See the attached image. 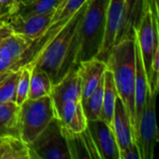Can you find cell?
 Wrapping results in <instances>:
<instances>
[{"label": "cell", "mask_w": 159, "mask_h": 159, "mask_svg": "<svg viewBox=\"0 0 159 159\" xmlns=\"http://www.w3.org/2000/svg\"><path fill=\"white\" fill-rule=\"evenodd\" d=\"M88 2V1H87ZM87 2L26 65L46 72L52 84L58 83L74 67L78 53V30Z\"/></svg>", "instance_id": "obj_1"}, {"label": "cell", "mask_w": 159, "mask_h": 159, "mask_svg": "<svg viewBox=\"0 0 159 159\" xmlns=\"http://www.w3.org/2000/svg\"><path fill=\"white\" fill-rule=\"evenodd\" d=\"M87 1L88 0H64L57 7L48 28L39 38L33 41L29 46L23 58L22 66L28 64L39 53L46 44L55 36V34L66 24L73 15H75Z\"/></svg>", "instance_id": "obj_8"}, {"label": "cell", "mask_w": 159, "mask_h": 159, "mask_svg": "<svg viewBox=\"0 0 159 159\" xmlns=\"http://www.w3.org/2000/svg\"><path fill=\"white\" fill-rule=\"evenodd\" d=\"M104 75L101 79L100 83L93 90V92L84 101H81L84 114L88 120L100 119L104 89Z\"/></svg>", "instance_id": "obj_25"}, {"label": "cell", "mask_w": 159, "mask_h": 159, "mask_svg": "<svg viewBox=\"0 0 159 159\" xmlns=\"http://www.w3.org/2000/svg\"><path fill=\"white\" fill-rule=\"evenodd\" d=\"M13 7H14V0H0L1 20H4L8 15L11 14Z\"/></svg>", "instance_id": "obj_29"}, {"label": "cell", "mask_w": 159, "mask_h": 159, "mask_svg": "<svg viewBox=\"0 0 159 159\" xmlns=\"http://www.w3.org/2000/svg\"><path fill=\"white\" fill-rule=\"evenodd\" d=\"M106 69V62L98 58H92L78 63L77 72L81 79L82 91L81 101L86 100L93 92L103 77Z\"/></svg>", "instance_id": "obj_16"}, {"label": "cell", "mask_w": 159, "mask_h": 159, "mask_svg": "<svg viewBox=\"0 0 159 159\" xmlns=\"http://www.w3.org/2000/svg\"><path fill=\"white\" fill-rule=\"evenodd\" d=\"M30 84L28 99H39L44 96H50L52 90V81L48 75L36 67H30Z\"/></svg>", "instance_id": "obj_23"}, {"label": "cell", "mask_w": 159, "mask_h": 159, "mask_svg": "<svg viewBox=\"0 0 159 159\" xmlns=\"http://www.w3.org/2000/svg\"><path fill=\"white\" fill-rule=\"evenodd\" d=\"M157 93L146 95L145 107L140 120L136 144L138 146L141 159H153L155 148L158 142V129L156 117V101Z\"/></svg>", "instance_id": "obj_7"}, {"label": "cell", "mask_w": 159, "mask_h": 159, "mask_svg": "<svg viewBox=\"0 0 159 159\" xmlns=\"http://www.w3.org/2000/svg\"><path fill=\"white\" fill-rule=\"evenodd\" d=\"M111 128L116 139L119 152L126 149L129 144L134 142L133 129L130 122V118L122 100L119 97H117L116 102Z\"/></svg>", "instance_id": "obj_18"}, {"label": "cell", "mask_w": 159, "mask_h": 159, "mask_svg": "<svg viewBox=\"0 0 159 159\" xmlns=\"http://www.w3.org/2000/svg\"><path fill=\"white\" fill-rule=\"evenodd\" d=\"M0 20H1V12H0Z\"/></svg>", "instance_id": "obj_34"}, {"label": "cell", "mask_w": 159, "mask_h": 159, "mask_svg": "<svg viewBox=\"0 0 159 159\" xmlns=\"http://www.w3.org/2000/svg\"><path fill=\"white\" fill-rule=\"evenodd\" d=\"M103 81H104L103 100H102V107L100 119L105 122L108 126L112 127V120H113L116 102L118 97V94H117L113 75L107 69L104 73Z\"/></svg>", "instance_id": "obj_21"}, {"label": "cell", "mask_w": 159, "mask_h": 159, "mask_svg": "<svg viewBox=\"0 0 159 159\" xmlns=\"http://www.w3.org/2000/svg\"><path fill=\"white\" fill-rule=\"evenodd\" d=\"M20 75V68L10 71L0 81V103L15 102L17 83Z\"/></svg>", "instance_id": "obj_26"}, {"label": "cell", "mask_w": 159, "mask_h": 159, "mask_svg": "<svg viewBox=\"0 0 159 159\" xmlns=\"http://www.w3.org/2000/svg\"><path fill=\"white\" fill-rule=\"evenodd\" d=\"M88 129L99 153L100 159H119V149L114 131L101 119L88 120Z\"/></svg>", "instance_id": "obj_11"}, {"label": "cell", "mask_w": 159, "mask_h": 159, "mask_svg": "<svg viewBox=\"0 0 159 159\" xmlns=\"http://www.w3.org/2000/svg\"><path fill=\"white\" fill-rule=\"evenodd\" d=\"M153 1H154V2H156V3H157V4H158V0H153Z\"/></svg>", "instance_id": "obj_32"}, {"label": "cell", "mask_w": 159, "mask_h": 159, "mask_svg": "<svg viewBox=\"0 0 159 159\" xmlns=\"http://www.w3.org/2000/svg\"><path fill=\"white\" fill-rule=\"evenodd\" d=\"M50 97L56 113L66 103L81 101V79L77 72V66L74 67L61 80L53 85Z\"/></svg>", "instance_id": "obj_12"}, {"label": "cell", "mask_w": 159, "mask_h": 159, "mask_svg": "<svg viewBox=\"0 0 159 159\" xmlns=\"http://www.w3.org/2000/svg\"><path fill=\"white\" fill-rule=\"evenodd\" d=\"M32 41L15 34L6 21L0 20V75L22 66Z\"/></svg>", "instance_id": "obj_6"}, {"label": "cell", "mask_w": 159, "mask_h": 159, "mask_svg": "<svg viewBox=\"0 0 159 159\" xmlns=\"http://www.w3.org/2000/svg\"><path fill=\"white\" fill-rule=\"evenodd\" d=\"M0 159H30L28 144L20 137H0Z\"/></svg>", "instance_id": "obj_22"}, {"label": "cell", "mask_w": 159, "mask_h": 159, "mask_svg": "<svg viewBox=\"0 0 159 159\" xmlns=\"http://www.w3.org/2000/svg\"><path fill=\"white\" fill-rule=\"evenodd\" d=\"M57 117V113L50 96L39 99H26L19 110L20 137L27 143H31L49 124Z\"/></svg>", "instance_id": "obj_4"}, {"label": "cell", "mask_w": 159, "mask_h": 159, "mask_svg": "<svg viewBox=\"0 0 159 159\" xmlns=\"http://www.w3.org/2000/svg\"><path fill=\"white\" fill-rule=\"evenodd\" d=\"M136 38L148 81L154 54L159 47L158 17L155 16L148 7L136 30Z\"/></svg>", "instance_id": "obj_9"}, {"label": "cell", "mask_w": 159, "mask_h": 159, "mask_svg": "<svg viewBox=\"0 0 159 159\" xmlns=\"http://www.w3.org/2000/svg\"><path fill=\"white\" fill-rule=\"evenodd\" d=\"M30 75H31V68L28 65H24L20 67V75L17 83L16 98H15V102L19 106L28 98Z\"/></svg>", "instance_id": "obj_27"}, {"label": "cell", "mask_w": 159, "mask_h": 159, "mask_svg": "<svg viewBox=\"0 0 159 159\" xmlns=\"http://www.w3.org/2000/svg\"><path fill=\"white\" fill-rule=\"evenodd\" d=\"M19 110L20 106L15 102L0 103V137H20L18 124Z\"/></svg>", "instance_id": "obj_20"}, {"label": "cell", "mask_w": 159, "mask_h": 159, "mask_svg": "<svg viewBox=\"0 0 159 159\" xmlns=\"http://www.w3.org/2000/svg\"><path fill=\"white\" fill-rule=\"evenodd\" d=\"M28 1H30V0H14V7H13V10H12L11 14H12V13H13V11L17 8V7H19V6L22 5V4H25V3H26V2H28Z\"/></svg>", "instance_id": "obj_30"}, {"label": "cell", "mask_w": 159, "mask_h": 159, "mask_svg": "<svg viewBox=\"0 0 159 159\" xmlns=\"http://www.w3.org/2000/svg\"><path fill=\"white\" fill-rule=\"evenodd\" d=\"M57 117L62 128L71 132H81L88 127V119L84 114L81 101L64 104L57 112Z\"/></svg>", "instance_id": "obj_19"}, {"label": "cell", "mask_w": 159, "mask_h": 159, "mask_svg": "<svg viewBox=\"0 0 159 159\" xmlns=\"http://www.w3.org/2000/svg\"><path fill=\"white\" fill-rule=\"evenodd\" d=\"M125 0H110L107 15H106V25L103 35L102 44L101 49L96 58L106 62L108 56L116 44V38L119 27L122 22L124 14Z\"/></svg>", "instance_id": "obj_13"}, {"label": "cell", "mask_w": 159, "mask_h": 159, "mask_svg": "<svg viewBox=\"0 0 159 159\" xmlns=\"http://www.w3.org/2000/svg\"><path fill=\"white\" fill-rule=\"evenodd\" d=\"M63 1H64V0H61V3H62ZM61 4H60V5H61Z\"/></svg>", "instance_id": "obj_33"}, {"label": "cell", "mask_w": 159, "mask_h": 159, "mask_svg": "<svg viewBox=\"0 0 159 159\" xmlns=\"http://www.w3.org/2000/svg\"><path fill=\"white\" fill-rule=\"evenodd\" d=\"M106 67L113 75L118 97L122 100L128 111L134 131V89L136 78L135 35L131 38L122 39L115 44L106 61Z\"/></svg>", "instance_id": "obj_2"}, {"label": "cell", "mask_w": 159, "mask_h": 159, "mask_svg": "<svg viewBox=\"0 0 159 159\" xmlns=\"http://www.w3.org/2000/svg\"><path fill=\"white\" fill-rule=\"evenodd\" d=\"M119 159H141L137 144L133 142L126 149L119 152Z\"/></svg>", "instance_id": "obj_28"}, {"label": "cell", "mask_w": 159, "mask_h": 159, "mask_svg": "<svg viewBox=\"0 0 159 159\" xmlns=\"http://www.w3.org/2000/svg\"><path fill=\"white\" fill-rule=\"evenodd\" d=\"M146 8V0H125L123 19L116 34V44L122 39L134 37Z\"/></svg>", "instance_id": "obj_17"}, {"label": "cell", "mask_w": 159, "mask_h": 159, "mask_svg": "<svg viewBox=\"0 0 159 159\" xmlns=\"http://www.w3.org/2000/svg\"><path fill=\"white\" fill-rule=\"evenodd\" d=\"M110 0H88L78 30V53L76 66L80 61L96 58L103 40L107 8Z\"/></svg>", "instance_id": "obj_3"}, {"label": "cell", "mask_w": 159, "mask_h": 159, "mask_svg": "<svg viewBox=\"0 0 159 159\" xmlns=\"http://www.w3.org/2000/svg\"><path fill=\"white\" fill-rule=\"evenodd\" d=\"M8 73H9V72H7V73H5V74L1 75H0V81H1V80H2V79H3V78H4V77H5V76H6V75L8 74Z\"/></svg>", "instance_id": "obj_31"}, {"label": "cell", "mask_w": 159, "mask_h": 159, "mask_svg": "<svg viewBox=\"0 0 159 159\" xmlns=\"http://www.w3.org/2000/svg\"><path fill=\"white\" fill-rule=\"evenodd\" d=\"M62 132L70 159H100L99 153L88 128L81 132H71L62 128Z\"/></svg>", "instance_id": "obj_15"}, {"label": "cell", "mask_w": 159, "mask_h": 159, "mask_svg": "<svg viewBox=\"0 0 159 159\" xmlns=\"http://www.w3.org/2000/svg\"><path fill=\"white\" fill-rule=\"evenodd\" d=\"M30 159H70L62 127L58 117L28 144Z\"/></svg>", "instance_id": "obj_5"}, {"label": "cell", "mask_w": 159, "mask_h": 159, "mask_svg": "<svg viewBox=\"0 0 159 159\" xmlns=\"http://www.w3.org/2000/svg\"><path fill=\"white\" fill-rule=\"evenodd\" d=\"M135 63H136V78H135V89H134V103H135V125L133 131V138L136 143L138 128L140 124L143 112L145 107L146 95L148 91L147 76L143 63L141 51L136 38L135 33Z\"/></svg>", "instance_id": "obj_14"}, {"label": "cell", "mask_w": 159, "mask_h": 159, "mask_svg": "<svg viewBox=\"0 0 159 159\" xmlns=\"http://www.w3.org/2000/svg\"><path fill=\"white\" fill-rule=\"evenodd\" d=\"M54 12L55 11L30 17L9 15L4 20V21L7 22L15 34L33 42L39 38L48 28Z\"/></svg>", "instance_id": "obj_10"}, {"label": "cell", "mask_w": 159, "mask_h": 159, "mask_svg": "<svg viewBox=\"0 0 159 159\" xmlns=\"http://www.w3.org/2000/svg\"><path fill=\"white\" fill-rule=\"evenodd\" d=\"M61 2V0H30L25 4L17 7V8L10 15L30 17L52 12L57 9Z\"/></svg>", "instance_id": "obj_24"}]
</instances>
